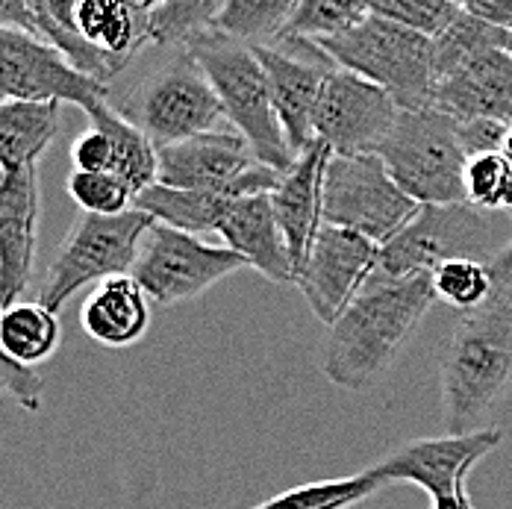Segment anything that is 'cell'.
<instances>
[{
  "label": "cell",
  "mask_w": 512,
  "mask_h": 509,
  "mask_svg": "<svg viewBox=\"0 0 512 509\" xmlns=\"http://www.w3.org/2000/svg\"><path fill=\"white\" fill-rule=\"evenodd\" d=\"M0 95L3 101L77 103L83 109L109 101L106 83L74 68L48 42L12 27H0Z\"/></svg>",
  "instance_id": "cell-12"
},
{
  "label": "cell",
  "mask_w": 512,
  "mask_h": 509,
  "mask_svg": "<svg viewBox=\"0 0 512 509\" xmlns=\"http://www.w3.org/2000/svg\"><path fill=\"white\" fill-rule=\"evenodd\" d=\"M121 112L151 136L156 148L209 133L227 118L204 68L186 51L148 77Z\"/></svg>",
  "instance_id": "cell-9"
},
{
  "label": "cell",
  "mask_w": 512,
  "mask_h": 509,
  "mask_svg": "<svg viewBox=\"0 0 512 509\" xmlns=\"http://www.w3.org/2000/svg\"><path fill=\"white\" fill-rule=\"evenodd\" d=\"M504 156L512 162V127H510V136H507V145H504Z\"/></svg>",
  "instance_id": "cell-43"
},
{
  "label": "cell",
  "mask_w": 512,
  "mask_h": 509,
  "mask_svg": "<svg viewBox=\"0 0 512 509\" xmlns=\"http://www.w3.org/2000/svg\"><path fill=\"white\" fill-rule=\"evenodd\" d=\"M65 189L89 215H121L136 201L133 189L112 171H71Z\"/></svg>",
  "instance_id": "cell-32"
},
{
  "label": "cell",
  "mask_w": 512,
  "mask_h": 509,
  "mask_svg": "<svg viewBox=\"0 0 512 509\" xmlns=\"http://www.w3.org/2000/svg\"><path fill=\"white\" fill-rule=\"evenodd\" d=\"M62 345L59 312L42 301H15L0 315V351L24 365H42Z\"/></svg>",
  "instance_id": "cell-25"
},
{
  "label": "cell",
  "mask_w": 512,
  "mask_h": 509,
  "mask_svg": "<svg viewBox=\"0 0 512 509\" xmlns=\"http://www.w3.org/2000/svg\"><path fill=\"white\" fill-rule=\"evenodd\" d=\"M0 27L24 30V33L39 39L36 15H33V0H0Z\"/></svg>",
  "instance_id": "cell-38"
},
{
  "label": "cell",
  "mask_w": 512,
  "mask_h": 509,
  "mask_svg": "<svg viewBox=\"0 0 512 509\" xmlns=\"http://www.w3.org/2000/svg\"><path fill=\"white\" fill-rule=\"evenodd\" d=\"M510 33L477 18L474 12L462 9L460 15L451 21V27H445L439 36H433V71H436V83L448 74H454L457 68L474 62L477 56L489 51H501L507 48Z\"/></svg>",
  "instance_id": "cell-27"
},
{
  "label": "cell",
  "mask_w": 512,
  "mask_h": 509,
  "mask_svg": "<svg viewBox=\"0 0 512 509\" xmlns=\"http://www.w3.org/2000/svg\"><path fill=\"white\" fill-rule=\"evenodd\" d=\"M256 56L268 74L271 98L280 118V127L286 133V142L292 153H304L318 139L315 136V109L321 101L324 77L336 65L327 53L321 51L315 59L286 53L271 45H254Z\"/></svg>",
  "instance_id": "cell-17"
},
{
  "label": "cell",
  "mask_w": 512,
  "mask_h": 509,
  "mask_svg": "<svg viewBox=\"0 0 512 509\" xmlns=\"http://www.w3.org/2000/svg\"><path fill=\"white\" fill-rule=\"evenodd\" d=\"M489 274L495 280V289L501 295H510L512 289V233L510 239L504 242V248L489 259Z\"/></svg>",
  "instance_id": "cell-40"
},
{
  "label": "cell",
  "mask_w": 512,
  "mask_h": 509,
  "mask_svg": "<svg viewBox=\"0 0 512 509\" xmlns=\"http://www.w3.org/2000/svg\"><path fill=\"white\" fill-rule=\"evenodd\" d=\"M71 159H74V171H112L115 151H112V142H109V136L103 130L89 127L74 142Z\"/></svg>",
  "instance_id": "cell-37"
},
{
  "label": "cell",
  "mask_w": 512,
  "mask_h": 509,
  "mask_svg": "<svg viewBox=\"0 0 512 509\" xmlns=\"http://www.w3.org/2000/svg\"><path fill=\"white\" fill-rule=\"evenodd\" d=\"M239 198L227 192H204V189H171L154 183L145 192L136 195L133 206L148 212L159 224H168L183 233H209L221 227L224 215Z\"/></svg>",
  "instance_id": "cell-24"
},
{
  "label": "cell",
  "mask_w": 512,
  "mask_h": 509,
  "mask_svg": "<svg viewBox=\"0 0 512 509\" xmlns=\"http://www.w3.org/2000/svg\"><path fill=\"white\" fill-rule=\"evenodd\" d=\"M186 53L204 68L227 121L242 133L254 151L256 162L286 171L298 156L292 153L280 127L268 74L256 56L254 45L239 42L221 30H209L186 45Z\"/></svg>",
  "instance_id": "cell-3"
},
{
  "label": "cell",
  "mask_w": 512,
  "mask_h": 509,
  "mask_svg": "<svg viewBox=\"0 0 512 509\" xmlns=\"http://www.w3.org/2000/svg\"><path fill=\"white\" fill-rule=\"evenodd\" d=\"M421 209L395 183L380 153H333L324 177V224L348 227L386 245Z\"/></svg>",
  "instance_id": "cell-8"
},
{
  "label": "cell",
  "mask_w": 512,
  "mask_h": 509,
  "mask_svg": "<svg viewBox=\"0 0 512 509\" xmlns=\"http://www.w3.org/2000/svg\"><path fill=\"white\" fill-rule=\"evenodd\" d=\"M336 65L386 89L401 109L433 106L436 71L433 39L380 15L362 18L357 27L315 42Z\"/></svg>",
  "instance_id": "cell-4"
},
{
  "label": "cell",
  "mask_w": 512,
  "mask_h": 509,
  "mask_svg": "<svg viewBox=\"0 0 512 509\" xmlns=\"http://www.w3.org/2000/svg\"><path fill=\"white\" fill-rule=\"evenodd\" d=\"M442 421L448 433H474L512 386V298L495 295L462 312L442 348Z\"/></svg>",
  "instance_id": "cell-2"
},
{
  "label": "cell",
  "mask_w": 512,
  "mask_h": 509,
  "mask_svg": "<svg viewBox=\"0 0 512 509\" xmlns=\"http://www.w3.org/2000/svg\"><path fill=\"white\" fill-rule=\"evenodd\" d=\"M468 12L512 33V0H471Z\"/></svg>",
  "instance_id": "cell-39"
},
{
  "label": "cell",
  "mask_w": 512,
  "mask_h": 509,
  "mask_svg": "<svg viewBox=\"0 0 512 509\" xmlns=\"http://www.w3.org/2000/svg\"><path fill=\"white\" fill-rule=\"evenodd\" d=\"M283 171L256 162L242 133L209 130L159 148V180L171 189L227 192L233 198L271 195Z\"/></svg>",
  "instance_id": "cell-10"
},
{
  "label": "cell",
  "mask_w": 512,
  "mask_h": 509,
  "mask_svg": "<svg viewBox=\"0 0 512 509\" xmlns=\"http://www.w3.org/2000/svg\"><path fill=\"white\" fill-rule=\"evenodd\" d=\"M86 115L92 127L103 130L112 142V174H118L133 189V195L154 186L159 180V148L151 142V136L139 124H133L121 109H112L109 101L95 103L92 109H86Z\"/></svg>",
  "instance_id": "cell-23"
},
{
  "label": "cell",
  "mask_w": 512,
  "mask_h": 509,
  "mask_svg": "<svg viewBox=\"0 0 512 509\" xmlns=\"http://www.w3.org/2000/svg\"><path fill=\"white\" fill-rule=\"evenodd\" d=\"M498 212L468 204H424L410 224L380 245L377 271L383 274H433L442 262H486L504 248Z\"/></svg>",
  "instance_id": "cell-7"
},
{
  "label": "cell",
  "mask_w": 512,
  "mask_h": 509,
  "mask_svg": "<svg viewBox=\"0 0 512 509\" xmlns=\"http://www.w3.org/2000/svg\"><path fill=\"white\" fill-rule=\"evenodd\" d=\"M380 262V245L348 227L324 224L298 271L295 286L315 318L330 327L365 289Z\"/></svg>",
  "instance_id": "cell-14"
},
{
  "label": "cell",
  "mask_w": 512,
  "mask_h": 509,
  "mask_svg": "<svg viewBox=\"0 0 512 509\" xmlns=\"http://www.w3.org/2000/svg\"><path fill=\"white\" fill-rule=\"evenodd\" d=\"M433 106L457 121L495 118L512 124V53L507 48L483 53L442 77L433 92Z\"/></svg>",
  "instance_id": "cell-20"
},
{
  "label": "cell",
  "mask_w": 512,
  "mask_h": 509,
  "mask_svg": "<svg viewBox=\"0 0 512 509\" xmlns=\"http://www.w3.org/2000/svg\"><path fill=\"white\" fill-rule=\"evenodd\" d=\"M59 130V103L3 101L0 106V165L30 168L51 148Z\"/></svg>",
  "instance_id": "cell-22"
},
{
  "label": "cell",
  "mask_w": 512,
  "mask_h": 509,
  "mask_svg": "<svg viewBox=\"0 0 512 509\" xmlns=\"http://www.w3.org/2000/svg\"><path fill=\"white\" fill-rule=\"evenodd\" d=\"M389 483L377 474V468H365L351 477H336V480H315L292 486L262 504L251 509H354L371 495L383 492Z\"/></svg>",
  "instance_id": "cell-26"
},
{
  "label": "cell",
  "mask_w": 512,
  "mask_h": 509,
  "mask_svg": "<svg viewBox=\"0 0 512 509\" xmlns=\"http://www.w3.org/2000/svg\"><path fill=\"white\" fill-rule=\"evenodd\" d=\"M371 3L374 0H298L280 42L286 39L321 42L339 36L371 15Z\"/></svg>",
  "instance_id": "cell-28"
},
{
  "label": "cell",
  "mask_w": 512,
  "mask_h": 509,
  "mask_svg": "<svg viewBox=\"0 0 512 509\" xmlns=\"http://www.w3.org/2000/svg\"><path fill=\"white\" fill-rule=\"evenodd\" d=\"M451 3H457L460 9H468V6H471V0H451Z\"/></svg>",
  "instance_id": "cell-44"
},
{
  "label": "cell",
  "mask_w": 512,
  "mask_h": 509,
  "mask_svg": "<svg viewBox=\"0 0 512 509\" xmlns=\"http://www.w3.org/2000/svg\"><path fill=\"white\" fill-rule=\"evenodd\" d=\"M227 0H162L151 15L154 45H189L198 36L215 30Z\"/></svg>",
  "instance_id": "cell-30"
},
{
  "label": "cell",
  "mask_w": 512,
  "mask_h": 509,
  "mask_svg": "<svg viewBox=\"0 0 512 509\" xmlns=\"http://www.w3.org/2000/svg\"><path fill=\"white\" fill-rule=\"evenodd\" d=\"M330 145L315 139L307 151L298 153V159L280 174L271 204L277 212L280 230L289 242V251L295 259V271H301L309 248L324 227V177L330 162Z\"/></svg>",
  "instance_id": "cell-18"
},
{
  "label": "cell",
  "mask_w": 512,
  "mask_h": 509,
  "mask_svg": "<svg viewBox=\"0 0 512 509\" xmlns=\"http://www.w3.org/2000/svg\"><path fill=\"white\" fill-rule=\"evenodd\" d=\"M430 507L433 509H474V504H471L468 492H460V495H451V498H433V501H430Z\"/></svg>",
  "instance_id": "cell-41"
},
{
  "label": "cell",
  "mask_w": 512,
  "mask_h": 509,
  "mask_svg": "<svg viewBox=\"0 0 512 509\" xmlns=\"http://www.w3.org/2000/svg\"><path fill=\"white\" fill-rule=\"evenodd\" d=\"M127 3H130V6H133L136 12H142V15H148V18H151V15H154L156 9L162 6V0H127Z\"/></svg>",
  "instance_id": "cell-42"
},
{
  "label": "cell",
  "mask_w": 512,
  "mask_h": 509,
  "mask_svg": "<svg viewBox=\"0 0 512 509\" xmlns=\"http://www.w3.org/2000/svg\"><path fill=\"white\" fill-rule=\"evenodd\" d=\"M151 295L133 274H115L83 301L80 324L103 348H133L151 330Z\"/></svg>",
  "instance_id": "cell-21"
},
{
  "label": "cell",
  "mask_w": 512,
  "mask_h": 509,
  "mask_svg": "<svg viewBox=\"0 0 512 509\" xmlns=\"http://www.w3.org/2000/svg\"><path fill=\"white\" fill-rule=\"evenodd\" d=\"M512 124L495 121V118H468L460 121V139L465 145L468 156L477 153H504L507 136H510Z\"/></svg>",
  "instance_id": "cell-36"
},
{
  "label": "cell",
  "mask_w": 512,
  "mask_h": 509,
  "mask_svg": "<svg viewBox=\"0 0 512 509\" xmlns=\"http://www.w3.org/2000/svg\"><path fill=\"white\" fill-rule=\"evenodd\" d=\"M151 224L154 218L136 206L121 215L83 212L56 248L39 301L59 312L86 286H98L115 274H133Z\"/></svg>",
  "instance_id": "cell-6"
},
{
  "label": "cell",
  "mask_w": 512,
  "mask_h": 509,
  "mask_svg": "<svg viewBox=\"0 0 512 509\" xmlns=\"http://www.w3.org/2000/svg\"><path fill=\"white\" fill-rule=\"evenodd\" d=\"M501 427H480L474 433H445L415 439L374 462L377 474L392 483H412L430 501L468 492V477L480 459L501 448Z\"/></svg>",
  "instance_id": "cell-15"
},
{
  "label": "cell",
  "mask_w": 512,
  "mask_h": 509,
  "mask_svg": "<svg viewBox=\"0 0 512 509\" xmlns=\"http://www.w3.org/2000/svg\"><path fill=\"white\" fill-rule=\"evenodd\" d=\"M460 12V6L451 0H374L371 3V15L404 24V27H410L415 33H424L430 39L439 36L445 27H451V21Z\"/></svg>",
  "instance_id": "cell-34"
},
{
  "label": "cell",
  "mask_w": 512,
  "mask_h": 509,
  "mask_svg": "<svg viewBox=\"0 0 512 509\" xmlns=\"http://www.w3.org/2000/svg\"><path fill=\"white\" fill-rule=\"evenodd\" d=\"M401 115L398 101L377 83L333 65L315 109V136L333 153H377Z\"/></svg>",
  "instance_id": "cell-13"
},
{
  "label": "cell",
  "mask_w": 512,
  "mask_h": 509,
  "mask_svg": "<svg viewBox=\"0 0 512 509\" xmlns=\"http://www.w3.org/2000/svg\"><path fill=\"white\" fill-rule=\"evenodd\" d=\"M39 236V165L3 168L0 177V298L21 301L33 280Z\"/></svg>",
  "instance_id": "cell-16"
},
{
  "label": "cell",
  "mask_w": 512,
  "mask_h": 509,
  "mask_svg": "<svg viewBox=\"0 0 512 509\" xmlns=\"http://www.w3.org/2000/svg\"><path fill=\"white\" fill-rule=\"evenodd\" d=\"M245 268V256L236 251L209 245L195 233L154 221L142 242L133 277L142 283L154 304L174 306L201 298L206 289Z\"/></svg>",
  "instance_id": "cell-11"
},
{
  "label": "cell",
  "mask_w": 512,
  "mask_h": 509,
  "mask_svg": "<svg viewBox=\"0 0 512 509\" xmlns=\"http://www.w3.org/2000/svg\"><path fill=\"white\" fill-rule=\"evenodd\" d=\"M295 3L298 0H227L215 30L248 45H268L283 36Z\"/></svg>",
  "instance_id": "cell-29"
},
{
  "label": "cell",
  "mask_w": 512,
  "mask_h": 509,
  "mask_svg": "<svg viewBox=\"0 0 512 509\" xmlns=\"http://www.w3.org/2000/svg\"><path fill=\"white\" fill-rule=\"evenodd\" d=\"M433 274L374 271L365 289L327 327L321 342V371L348 392L377 386L401 357L424 315L436 304Z\"/></svg>",
  "instance_id": "cell-1"
},
{
  "label": "cell",
  "mask_w": 512,
  "mask_h": 509,
  "mask_svg": "<svg viewBox=\"0 0 512 509\" xmlns=\"http://www.w3.org/2000/svg\"><path fill=\"white\" fill-rule=\"evenodd\" d=\"M433 289H436V298L442 304L454 306L457 312H474L480 306H486L495 295V280L489 274V265L486 262H477V259H451V262H442L436 271H433Z\"/></svg>",
  "instance_id": "cell-31"
},
{
  "label": "cell",
  "mask_w": 512,
  "mask_h": 509,
  "mask_svg": "<svg viewBox=\"0 0 512 509\" xmlns=\"http://www.w3.org/2000/svg\"><path fill=\"white\" fill-rule=\"evenodd\" d=\"M380 156L395 183L415 204H462L468 151L460 139V121L448 112L401 109Z\"/></svg>",
  "instance_id": "cell-5"
},
{
  "label": "cell",
  "mask_w": 512,
  "mask_h": 509,
  "mask_svg": "<svg viewBox=\"0 0 512 509\" xmlns=\"http://www.w3.org/2000/svg\"><path fill=\"white\" fill-rule=\"evenodd\" d=\"M0 383L3 392L27 412H39L45 401V380L36 371V365H24L12 357H0Z\"/></svg>",
  "instance_id": "cell-35"
},
{
  "label": "cell",
  "mask_w": 512,
  "mask_h": 509,
  "mask_svg": "<svg viewBox=\"0 0 512 509\" xmlns=\"http://www.w3.org/2000/svg\"><path fill=\"white\" fill-rule=\"evenodd\" d=\"M507 51L512 53V33H510V42H507Z\"/></svg>",
  "instance_id": "cell-45"
},
{
  "label": "cell",
  "mask_w": 512,
  "mask_h": 509,
  "mask_svg": "<svg viewBox=\"0 0 512 509\" xmlns=\"http://www.w3.org/2000/svg\"><path fill=\"white\" fill-rule=\"evenodd\" d=\"M218 233L224 239V248L245 256L248 268L259 271L265 280H271L277 286H289L298 280L295 259H292L289 242L280 230L271 195L239 198L224 215Z\"/></svg>",
  "instance_id": "cell-19"
},
{
  "label": "cell",
  "mask_w": 512,
  "mask_h": 509,
  "mask_svg": "<svg viewBox=\"0 0 512 509\" xmlns=\"http://www.w3.org/2000/svg\"><path fill=\"white\" fill-rule=\"evenodd\" d=\"M512 162L504 153H477L465 165V201L492 212H504Z\"/></svg>",
  "instance_id": "cell-33"
}]
</instances>
